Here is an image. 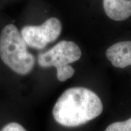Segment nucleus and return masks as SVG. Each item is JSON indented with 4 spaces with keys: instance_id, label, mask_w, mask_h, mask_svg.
<instances>
[{
    "instance_id": "f257e3e1",
    "label": "nucleus",
    "mask_w": 131,
    "mask_h": 131,
    "mask_svg": "<svg viewBox=\"0 0 131 131\" xmlns=\"http://www.w3.org/2000/svg\"><path fill=\"white\" fill-rule=\"evenodd\" d=\"M103 103L90 90L76 87L66 90L58 99L52 115L58 124L74 127L88 123L103 112Z\"/></svg>"
},
{
    "instance_id": "f03ea898",
    "label": "nucleus",
    "mask_w": 131,
    "mask_h": 131,
    "mask_svg": "<svg viewBox=\"0 0 131 131\" xmlns=\"http://www.w3.org/2000/svg\"><path fill=\"white\" fill-rule=\"evenodd\" d=\"M0 58L5 65L18 74H28L34 67V56L28 52L26 43L13 24H8L2 30Z\"/></svg>"
},
{
    "instance_id": "7ed1b4c3",
    "label": "nucleus",
    "mask_w": 131,
    "mask_h": 131,
    "mask_svg": "<svg viewBox=\"0 0 131 131\" xmlns=\"http://www.w3.org/2000/svg\"><path fill=\"white\" fill-rule=\"evenodd\" d=\"M82 51L78 45L72 41H61L49 50L38 55V65L42 68L55 67L57 79L65 82L74 74V69L70 65L79 61Z\"/></svg>"
},
{
    "instance_id": "20e7f679",
    "label": "nucleus",
    "mask_w": 131,
    "mask_h": 131,
    "mask_svg": "<svg viewBox=\"0 0 131 131\" xmlns=\"http://www.w3.org/2000/svg\"><path fill=\"white\" fill-rule=\"evenodd\" d=\"M62 31L61 21L57 18H50L39 26H26L20 34L27 46L42 50L49 43L55 42Z\"/></svg>"
},
{
    "instance_id": "39448f33",
    "label": "nucleus",
    "mask_w": 131,
    "mask_h": 131,
    "mask_svg": "<svg viewBox=\"0 0 131 131\" xmlns=\"http://www.w3.org/2000/svg\"><path fill=\"white\" fill-rule=\"evenodd\" d=\"M108 60L117 68L124 69L131 66V40L114 44L106 52Z\"/></svg>"
},
{
    "instance_id": "423d86ee",
    "label": "nucleus",
    "mask_w": 131,
    "mask_h": 131,
    "mask_svg": "<svg viewBox=\"0 0 131 131\" xmlns=\"http://www.w3.org/2000/svg\"><path fill=\"white\" fill-rule=\"evenodd\" d=\"M108 17L116 21L125 20L131 15V0H103Z\"/></svg>"
},
{
    "instance_id": "0eeeda50",
    "label": "nucleus",
    "mask_w": 131,
    "mask_h": 131,
    "mask_svg": "<svg viewBox=\"0 0 131 131\" xmlns=\"http://www.w3.org/2000/svg\"><path fill=\"white\" fill-rule=\"evenodd\" d=\"M105 131H131V118L123 122H116L109 125Z\"/></svg>"
},
{
    "instance_id": "6e6552de",
    "label": "nucleus",
    "mask_w": 131,
    "mask_h": 131,
    "mask_svg": "<svg viewBox=\"0 0 131 131\" xmlns=\"http://www.w3.org/2000/svg\"><path fill=\"white\" fill-rule=\"evenodd\" d=\"M0 131H26V130L19 123L10 122L3 127Z\"/></svg>"
}]
</instances>
